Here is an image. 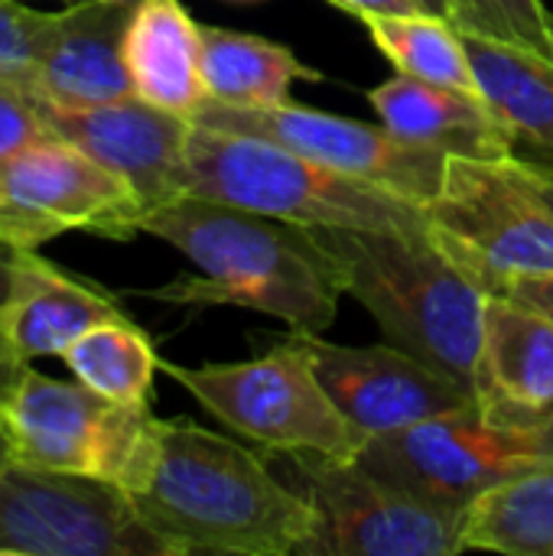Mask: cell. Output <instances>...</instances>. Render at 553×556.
I'll return each instance as SVG.
<instances>
[{
  "label": "cell",
  "mask_w": 553,
  "mask_h": 556,
  "mask_svg": "<svg viewBox=\"0 0 553 556\" xmlns=\"http://www.w3.org/2000/svg\"><path fill=\"white\" fill-rule=\"evenodd\" d=\"M127 495L176 556H303L316 534L310 502L267 459L192 420H160Z\"/></svg>",
  "instance_id": "cell-1"
},
{
  "label": "cell",
  "mask_w": 553,
  "mask_h": 556,
  "mask_svg": "<svg viewBox=\"0 0 553 556\" xmlns=\"http://www.w3.org/2000/svg\"><path fill=\"white\" fill-rule=\"evenodd\" d=\"M140 231L173 244L199 270L153 290V300L241 306L319 336L336 323L342 277L303 225L183 192L150 208Z\"/></svg>",
  "instance_id": "cell-2"
},
{
  "label": "cell",
  "mask_w": 553,
  "mask_h": 556,
  "mask_svg": "<svg viewBox=\"0 0 553 556\" xmlns=\"http://www.w3.org/2000/svg\"><path fill=\"white\" fill-rule=\"evenodd\" d=\"M385 339L473 394L486 290L430 231L310 228Z\"/></svg>",
  "instance_id": "cell-3"
},
{
  "label": "cell",
  "mask_w": 553,
  "mask_h": 556,
  "mask_svg": "<svg viewBox=\"0 0 553 556\" xmlns=\"http://www.w3.org/2000/svg\"><path fill=\"white\" fill-rule=\"evenodd\" d=\"M186 192L303 228L430 231V215L417 202L313 163L274 140L199 124L186 140Z\"/></svg>",
  "instance_id": "cell-4"
},
{
  "label": "cell",
  "mask_w": 553,
  "mask_h": 556,
  "mask_svg": "<svg viewBox=\"0 0 553 556\" xmlns=\"http://www.w3.org/2000/svg\"><path fill=\"white\" fill-rule=\"evenodd\" d=\"M179 388H186L231 433L264 446L267 453H316L355 459L368 443L332 404L319 384L310 355L287 332L277 345L248 362L228 365H173L160 362Z\"/></svg>",
  "instance_id": "cell-5"
},
{
  "label": "cell",
  "mask_w": 553,
  "mask_h": 556,
  "mask_svg": "<svg viewBox=\"0 0 553 556\" xmlns=\"http://www.w3.org/2000/svg\"><path fill=\"white\" fill-rule=\"evenodd\" d=\"M316 515L303 556H453L466 554V515L427 505L385 482L359 459L271 453Z\"/></svg>",
  "instance_id": "cell-6"
},
{
  "label": "cell",
  "mask_w": 553,
  "mask_h": 556,
  "mask_svg": "<svg viewBox=\"0 0 553 556\" xmlns=\"http://www.w3.org/2000/svg\"><path fill=\"white\" fill-rule=\"evenodd\" d=\"M7 456L39 469L130 485L150 456L160 420L150 404H117L81 381H55L29 365L3 401Z\"/></svg>",
  "instance_id": "cell-7"
},
{
  "label": "cell",
  "mask_w": 553,
  "mask_h": 556,
  "mask_svg": "<svg viewBox=\"0 0 553 556\" xmlns=\"http://www.w3.org/2000/svg\"><path fill=\"white\" fill-rule=\"evenodd\" d=\"M0 554L176 556L124 485L10 456L0 463Z\"/></svg>",
  "instance_id": "cell-8"
},
{
  "label": "cell",
  "mask_w": 553,
  "mask_h": 556,
  "mask_svg": "<svg viewBox=\"0 0 553 556\" xmlns=\"http://www.w3.org/2000/svg\"><path fill=\"white\" fill-rule=\"evenodd\" d=\"M427 215L437 244L486 293L512 277L553 274V215L508 160L450 156Z\"/></svg>",
  "instance_id": "cell-9"
},
{
  "label": "cell",
  "mask_w": 553,
  "mask_h": 556,
  "mask_svg": "<svg viewBox=\"0 0 553 556\" xmlns=\"http://www.w3.org/2000/svg\"><path fill=\"white\" fill-rule=\"evenodd\" d=\"M189 121L212 130L274 140L287 150L303 153L313 163H323L336 173L388 189L424 208L440 195L450 163L447 153L420 143H407L398 134H391L385 124H365L293 101L267 104V108H238L205 98Z\"/></svg>",
  "instance_id": "cell-10"
},
{
  "label": "cell",
  "mask_w": 553,
  "mask_h": 556,
  "mask_svg": "<svg viewBox=\"0 0 553 556\" xmlns=\"http://www.w3.org/2000/svg\"><path fill=\"white\" fill-rule=\"evenodd\" d=\"M355 459L401 492L453 515H466L489 489L544 463L531 453L528 433L489 424L476 404L372 437Z\"/></svg>",
  "instance_id": "cell-11"
},
{
  "label": "cell",
  "mask_w": 553,
  "mask_h": 556,
  "mask_svg": "<svg viewBox=\"0 0 553 556\" xmlns=\"http://www.w3.org/2000/svg\"><path fill=\"white\" fill-rule=\"evenodd\" d=\"M290 336L310 355L313 371L339 414L365 437H381L440 414L473 407V394L398 345H336L319 332Z\"/></svg>",
  "instance_id": "cell-12"
},
{
  "label": "cell",
  "mask_w": 553,
  "mask_h": 556,
  "mask_svg": "<svg viewBox=\"0 0 553 556\" xmlns=\"http://www.w3.org/2000/svg\"><path fill=\"white\" fill-rule=\"evenodd\" d=\"M52 137L85 150L117 173L143 205V215L186 192L189 117L163 111L140 94L114 98L91 108L42 104Z\"/></svg>",
  "instance_id": "cell-13"
},
{
  "label": "cell",
  "mask_w": 553,
  "mask_h": 556,
  "mask_svg": "<svg viewBox=\"0 0 553 556\" xmlns=\"http://www.w3.org/2000/svg\"><path fill=\"white\" fill-rule=\"evenodd\" d=\"M0 182L23 205L49 215L65 231H91L114 241L140 235L143 205L134 189L85 150L46 137L0 163Z\"/></svg>",
  "instance_id": "cell-14"
},
{
  "label": "cell",
  "mask_w": 553,
  "mask_h": 556,
  "mask_svg": "<svg viewBox=\"0 0 553 556\" xmlns=\"http://www.w3.org/2000/svg\"><path fill=\"white\" fill-rule=\"evenodd\" d=\"M473 401L489 424L515 433H531L551 417V316L502 293L486 296Z\"/></svg>",
  "instance_id": "cell-15"
},
{
  "label": "cell",
  "mask_w": 553,
  "mask_h": 556,
  "mask_svg": "<svg viewBox=\"0 0 553 556\" xmlns=\"http://www.w3.org/2000/svg\"><path fill=\"white\" fill-rule=\"evenodd\" d=\"M134 3H68L49 13L33 94L52 108H91L134 94L124 39Z\"/></svg>",
  "instance_id": "cell-16"
},
{
  "label": "cell",
  "mask_w": 553,
  "mask_h": 556,
  "mask_svg": "<svg viewBox=\"0 0 553 556\" xmlns=\"http://www.w3.org/2000/svg\"><path fill=\"white\" fill-rule=\"evenodd\" d=\"M378 121L407 143L466 160H508L518 137L486 98L433 85L414 75H391L368 91Z\"/></svg>",
  "instance_id": "cell-17"
},
{
  "label": "cell",
  "mask_w": 553,
  "mask_h": 556,
  "mask_svg": "<svg viewBox=\"0 0 553 556\" xmlns=\"http://www.w3.org/2000/svg\"><path fill=\"white\" fill-rule=\"evenodd\" d=\"M127 319L121 306L98 287H88L36 248H13V283L3 306V336L10 352L29 365L36 358H62V352L91 326Z\"/></svg>",
  "instance_id": "cell-18"
},
{
  "label": "cell",
  "mask_w": 553,
  "mask_h": 556,
  "mask_svg": "<svg viewBox=\"0 0 553 556\" xmlns=\"http://www.w3.org/2000/svg\"><path fill=\"white\" fill-rule=\"evenodd\" d=\"M124 59L134 94L163 111L192 117V111L209 98L199 23L179 0H143L134 7Z\"/></svg>",
  "instance_id": "cell-19"
},
{
  "label": "cell",
  "mask_w": 553,
  "mask_h": 556,
  "mask_svg": "<svg viewBox=\"0 0 553 556\" xmlns=\"http://www.w3.org/2000/svg\"><path fill=\"white\" fill-rule=\"evenodd\" d=\"M202 36V78L215 101L238 108H267L290 101L297 81H323V72L310 68L290 46L238 33L225 26L199 23Z\"/></svg>",
  "instance_id": "cell-20"
},
{
  "label": "cell",
  "mask_w": 553,
  "mask_h": 556,
  "mask_svg": "<svg viewBox=\"0 0 553 556\" xmlns=\"http://www.w3.org/2000/svg\"><path fill=\"white\" fill-rule=\"evenodd\" d=\"M482 98L508 130L553 163V59L541 52L463 36Z\"/></svg>",
  "instance_id": "cell-21"
},
{
  "label": "cell",
  "mask_w": 553,
  "mask_h": 556,
  "mask_svg": "<svg viewBox=\"0 0 553 556\" xmlns=\"http://www.w3.org/2000/svg\"><path fill=\"white\" fill-rule=\"evenodd\" d=\"M463 544L466 551L553 556V463H535L489 489L466 511Z\"/></svg>",
  "instance_id": "cell-22"
},
{
  "label": "cell",
  "mask_w": 553,
  "mask_h": 556,
  "mask_svg": "<svg viewBox=\"0 0 553 556\" xmlns=\"http://www.w3.org/2000/svg\"><path fill=\"white\" fill-rule=\"evenodd\" d=\"M372 42L404 75L460 88L482 98L463 33L440 13H365L359 16Z\"/></svg>",
  "instance_id": "cell-23"
},
{
  "label": "cell",
  "mask_w": 553,
  "mask_h": 556,
  "mask_svg": "<svg viewBox=\"0 0 553 556\" xmlns=\"http://www.w3.org/2000/svg\"><path fill=\"white\" fill-rule=\"evenodd\" d=\"M62 362L85 388L117 404H150L160 368L153 342L130 319L91 326L62 352Z\"/></svg>",
  "instance_id": "cell-24"
},
{
  "label": "cell",
  "mask_w": 553,
  "mask_h": 556,
  "mask_svg": "<svg viewBox=\"0 0 553 556\" xmlns=\"http://www.w3.org/2000/svg\"><path fill=\"white\" fill-rule=\"evenodd\" d=\"M447 20L463 36L553 59V16L544 0H447Z\"/></svg>",
  "instance_id": "cell-25"
},
{
  "label": "cell",
  "mask_w": 553,
  "mask_h": 556,
  "mask_svg": "<svg viewBox=\"0 0 553 556\" xmlns=\"http://www.w3.org/2000/svg\"><path fill=\"white\" fill-rule=\"evenodd\" d=\"M49 26V13L20 0H0V78L33 91L36 55Z\"/></svg>",
  "instance_id": "cell-26"
},
{
  "label": "cell",
  "mask_w": 553,
  "mask_h": 556,
  "mask_svg": "<svg viewBox=\"0 0 553 556\" xmlns=\"http://www.w3.org/2000/svg\"><path fill=\"white\" fill-rule=\"evenodd\" d=\"M46 137H52V130L42 117V101L0 78V163Z\"/></svg>",
  "instance_id": "cell-27"
},
{
  "label": "cell",
  "mask_w": 553,
  "mask_h": 556,
  "mask_svg": "<svg viewBox=\"0 0 553 556\" xmlns=\"http://www.w3.org/2000/svg\"><path fill=\"white\" fill-rule=\"evenodd\" d=\"M62 231L65 228L59 222L13 199L7 186L0 182V244L3 248H39Z\"/></svg>",
  "instance_id": "cell-28"
},
{
  "label": "cell",
  "mask_w": 553,
  "mask_h": 556,
  "mask_svg": "<svg viewBox=\"0 0 553 556\" xmlns=\"http://www.w3.org/2000/svg\"><path fill=\"white\" fill-rule=\"evenodd\" d=\"M10 283H13V248H0V404L7 401V394L13 391V384L23 375V362L10 352L7 336H3V306L10 296Z\"/></svg>",
  "instance_id": "cell-29"
},
{
  "label": "cell",
  "mask_w": 553,
  "mask_h": 556,
  "mask_svg": "<svg viewBox=\"0 0 553 556\" xmlns=\"http://www.w3.org/2000/svg\"><path fill=\"white\" fill-rule=\"evenodd\" d=\"M495 293L502 296H512L544 316L553 319V274H541V277H512L505 280Z\"/></svg>",
  "instance_id": "cell-30"
},
{
  "label": "cell",
  "mask_w": 553,
  "mask_h": 556,
  "mask_svg": "<svg viewBox=\"0 0 553 556\" xmlns=\"http://www.w3.org/2000/svg\"><path fill=\"white\" fill-rule=\"evenodd\" d=\"M512 173L548 205V212L553 215V163L548 160H535V156H508Z\"/></svg>",
  "instance_id": "cell-31"
},
{
  "label": "cell",
  "mask_w": 553,
  "mask_h": 556,
  "mask_svg": "<svg viewBox=\"0 0 553 556\" xmlns=\"http://www.w3.org/2000/svg\"><path fill=\"white\" fill-rule=\"evenodd\" d=\"M329 3L352 13V16H365V13H417V10H424L420 0H329Z\"/></svg>",
  "instance_id": "cell-32"
},
{
  "label": "cell",
  "mask_w": 553,
  "mask_h": 556,
  "mask_svg": "<svg viewBox=\"0 0 553 556\" xmlns=\"http://www.w3.org/2000/svg\"><path fill=\"white\" fill-rule=\"evenodd\" d=\"M528 443H531V453H535L538 459L553 463V414L538 427V430L528 433Z\"/></svg>",
  "instance_id": "cell-33"
},
{
  "label": "cell",
  "mask_w": 553,
  "mask_h": 556,
  "mask_svg": "<svg viewBox=\"0 0 553 556\" xmlns=\"http://www.w3.org/2000/svg\"><path fill=\"white\" fill-rule=\"evenodd\" d=\"M424 3V10L427 13H440V16H447V0H420Z\"/></svg>",
  "instance_id": "cell-34"
},
{
  "label": "cell",
  "mask_w": 553,
  "mask_h": 556,
  "mask_svg": "<svg viewBox=\"0 0 553 556\" xmlns=\"http://www.w3.org/2000/svg\"><path fill=\"white\" fill-rule=\"evenodd\" d=\"M65 3H88V0H65ZM95 3H143V0H95Z\"/></svg>",
  "instance_id": "cell-35"
},
{
  "label": "cell",
  "mask_w": 553,
  "mask_h": 556,
  "mask_svg": "<svg viewBox=\"0 0 553 556\" xmlns=\"http://www.w3.org/2000/svg\"><path fill=\"white\" fill-rule=\"evenodd\" d=\"M7 443V420H3V404H0V446Z\"/></svg>",
  "instance_id": "cell-36"
},
{
  "label": "cell",
  "mask_w": 553,
  "mask_h": 556,
  "mask_svg": "<svg viewBox=\"0 0 553 556\" xmlns=\"http://www.w3.org/2000/svg\"><path fill=\"white\" fill-rule=\"evenodd\" d=\"M3 456H7V443L0 446V463H3Z\"/></svg>",
  "instance_id": "cell-37"
},
{
  "label": "cell",
  "mask_w": 553,
  "mask_h": 556,
  "mask_svg": "<svg viewBox=\"0 0 553 556\" xmlns=\"http://www.w3.org/2000/svg\"><path fill=\"white\" fill-rule=\"evenodd\" d=\"M0 248H3V244H0Z\"/></svg>",
  "instance_id": "cell-38"
}]
</instances>
